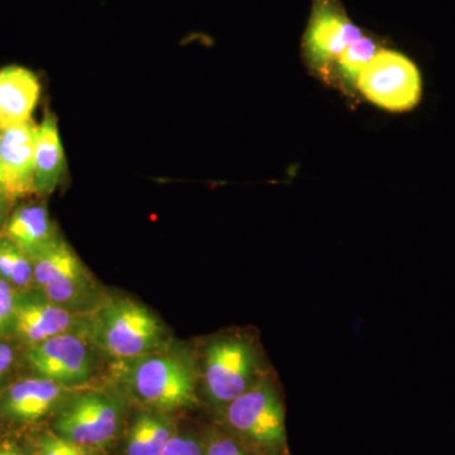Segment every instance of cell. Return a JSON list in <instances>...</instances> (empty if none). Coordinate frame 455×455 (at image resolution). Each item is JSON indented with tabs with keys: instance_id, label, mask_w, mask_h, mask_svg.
<instances>
[{
	"instance_id": "cell-20",
	"label": "cell",
	"mask_w": 455,
	"mask_h": 455,
	"mask_svg": "<svg viewBox=\"0 0 455 455\" xmlns=\"http://www.w3.org/2000/svg\"><path fill=\"white\" fill-rule=\"evenodd\" d=\"M205 455H252L232 435L212 431L206 438Z\"/></svg>"
},
{
	"instance_id": "cell-4",
	"label": "cell",
	"mask_w": 455,
	"mask_h": 455,
	"mask_svg": "<svg viewBox=\"0 0 455 455\" xmlns=\"http://www.w3.org/2000/svg\"><path fill=\"white\" fill-rule=\"evenodd\" d=\"M359 92L388 112H409L423 97V77L411 59L395 50H379L359 75Z\"/></svg>"
},
{
	"instance_id": "cell-11",
	"label": "cell",
	"mask_w": 455,
	"mask_h": 455,
	"mask_svg": "<svg viewBox=\"0 0 455 455\" xmlns=\"http://www.w3.org/2000/svg\"><path fill=\"white\" fill-rule=\"evenodd\" d=\"M74 325L73 314L49 300L44 293L16 296L12 328L27 343L35 346L56 335L68 333Z\"/></svg>"
},
{
	"instance_id": "cell-8",
	"label": "cell",
	"mask_w": 455,
	"mask_h": 455,
	"mask_svg": "<svg viewBox=\"0 0 455 455\" xmlns=\"http://www.w3.org/2000/svg\"><path fill=\"white\" fill-rule=\"evenodd\" d=\"M33 283L55 304L79 300L89 287L85 268L70 247L57 238L32 257Z\"/></svg>"
},
{
	"instance_id": "cell-24",
	"label": "cell",
	"mask_w": 455,
	"mask_h": 455,
	"mask_svg": "<svg viewBox=\"0 0 455 455\" xmlns=\"http://www.w3.org/2000/svg\"><path fill=\"white\" fill-rule=\"evenodd\" d=\"M14 361V350L7 343L0 341V381L8 372Z\"/></svg>"
},
{
	"instance_id": "cell-14",
	"label": "cell",
	"mask_w": 455,
	"mask_h": 455,
	"mask_svg": "<svg viewBox=\"0 0 455 455\" xmlns=\"http://www.w3.org/2000/svg\"><path fill=\"white\" fill-rule=\"evenodd\" d=\"M66 170L64 146L60 137L56 116L51 112L44 114L38 124L36 140L35 176L33 188L40 196H49L61 181Z\"/></svg>"
},
{
	"instance_id": "cell-15",
	"label": "cell",
	"mask_w": 455,
	"mask_h": 455,
	"mask_svg": "<svg viewBox=\"0 0 455 455\" xmlns=\"http://www.w3.org/2000/svg\"><path fill=\"white\" fill-rule=\"evenodd\" d=\"M3 235L31 259L59 238L49 212L42 204H27L12 212L5 221Z\"/></svg>"
},
{
	"instance_id": "cell-13",
	"label": "cell",
	"mask_w": 455,
	"mask_h": 455,
	"mask_svg": "<svg viewBox=\"0 0 455 455\" xmlns=\"http://www.w3.org/2000/svg\"><path fill=\"white\" fill-rule=\"evenodd\" d=\"M41 95L38 77L22 66L0 70V131L32 121Z\"/></svg>"
},
{
	"instance_id": "cell-23",
	"label": "cell",
	"mask_w": 455,
	"mask_h": 455,
	"mask_svg": "<svg viewBox=\"0 0 455 455\" xmlns=\"http://www.w3.org/2000/svg\"><path fill=\"white\" fill-rule=\"evenodd\" d=\"M16 200L9 193L7 184H5L3 176L0 175V221L7 218L9 209H11L12 204Z\"/></svg>"
},
{
	"instance_id": "cell-3",
	"label": "cell",
	"mask_w": 455,
	"mask_h": 455,
	"mask_svg": "<svg viewBox=\"0 0 455 455\" xmlns=\"http://www.w3.org/2000/svg\"><path fill=\"white\" fill-rule=\"evenodd\" d=\"M94 337L100 348L113 357L140 358L158 346L163 328L145 307L122 299L99 311Z\"/></svg>"
},
{
	"instance_id": "cell-16",
	"label": "cell",
	"mask_w": 455,
	"mask_h": 455,
	"mask_svg": "<svg viewBox=\"0 0 455 455\" xmlns=\"http://www.w3.org/2000/svg\"><path fill=\"white\" fill-rule=\"evenodd\" d=\"M173 434L169 419L143 412L137 416L128 433L125 455H161Z\"/></svg>"
},
{
	"instance_id": "cell-22",
	"label": "cell",
	"mask_w": 455,
	"mask_h": 455,
	"mask_svg": "<svg viewBox=\"0 0 455 455\" xmlns=\"http://www.w3.org/2000/svg\"><path fill=\"white\" fill-rule=\"evenodd\" d=\"M16 296L13 286L0 277V337L13 326Z\"/></svg>"
},
{
	"instance_id": "cell-10",
	"label": "cell",
	"mask_w": 455,
	"mask_h": 455,
	"mask_svg": "<svg viewBox=\"0 0 455 455\" xmlns=\"http://www.w3.org/2000/svg\"><path fill=\"white\" fill-rule=\"evenodd\" d=\"M38 125L28 122L0 131V175L14 200L35 193L36 140Z\"/></svg>"
},
{
	"instance_id": "cell-9",
	"label": "cell",
	"mask_w": 455,
	"mask_h": 455,
	"mask_svg": "<svg viewBox=\"0 0 455 455\" xmlns=\"http://www.w3.org/2000/svg\"><path fill=\"white\" fill-rule=\"evenodd\" d=\"M29 366L44 379L61 383L85 381L90 374V355L84 341L64 333L35 344L27 353Z\"/></svg>"
},
{
	"instance_id": "cell-6",
	"label": "cell",
	"mask_w": 455,
	"mask_h": 455,
	"mask_svg": "<svg viewBox=\"0 0 455 455\" xmlns=\"http://www.w3.org/2000/svg\"><path fill=\"white\" fill-rule=\"evenodd\" d=\"M363 36L339 0H313L302 37L305 61L317 73L328 75L341 53Z\"/></svg>"
},
{
	"instance_id": "cell-21",
	"label": "cell",
	"mask_w": 455,
	"mask_h": 455,
	"mask_svg": "<svg viewBox=\"0 0 455 455\" xmlns=\"http://www.w3.org/2000/svg\"><path fill=\"white\" fill-rule=\"evenodd\" d=\"M38 455H90L88 448L53 434H46L40 442Z\"/></svg>"
},
{
	"instance_id": "cell-1",
	"label": "cell",
	"mask_w": 455,
	"mask_h": 455,
	"mask_svg": "<svg viewBox=\"0 0 455 455\" xmlns=\"http://www.w3.org/2000/svg\"><path fill=\"white\" fill-rule=\"evenodd\" d=\"M223 410L228 430L251 454L291 455L283 398L272 377H262Z\"/></svg>"
},
{
	"instance_id": "cell-17",
	"label": "cell",
	"mask_w": 455,
	"mask_h": 455,
	"mask_svg": "<svg viewBox=\"0 0 455 455\" xmlns=\"http://www.w3.org/2000/svg\"><path fill=\"white\" fill-rule=\"evenodd\" d=\"M379 51V44L376 38L364 35L341 53L333 66L334 70L331 73L335 74L337 80L344 86H357L359 75Z\"/></svg>"
},
{
	"instance_id": "cell-12",
	"label": "cell",
	"mask_w": 455,
	"mask_h": 455,
	"mask_svg": "<svg viewBox=\"0 0 455 455\" xmlns=\"http://www.w3.org/2000/svg\"><path fill=\"white\" fill-rule=\"evenodd\" d=\"M62 396L61 383L44 377L23 379L3 395L0 414L16 423H35L49 414Z\"/></svg>"
},
{
	"instance_id": "cell-25",
	"label": "cell",
	"mask_w": 455,
	"mask_h": 455,
	"mask_svg": "<svg viewBox=\"0 0 455 455\" xmlns=\"http://www.w3.org/2000/svg\"><path fill=\"white\" fill-rule=\"evenodd\" d=\"M0 455H26L17 447L16 444L11 442H4L0 444Z\"/></svg>"
},
{
	"instance_id": "cell-18",
	"label": "cell",
	"mask_w": 455,
	"mask_h": 455,
	"mask_svg": "<svg viewBox=\"0 0 455 455\" xmlns=\"http://www.w3.org/2000/svg\"><path fill=\"white\" fill-rule=\"evenodd\" d=\"M0 277L20 289L33 283L31 257L4 235H0Z\"/></svg>"
},
{
	"instance_id": "cell-19",
	"label": "cell",
	"mask_w": 455,
	"mask_h": 455,
	"mask_svg": "<svg viewBox=\"0 0 455 455\" xmlns=\"http://www.w3.org/2000/svg\"><path fill=\"white\" fill-rule=\"evenodd\" d=\"M206 439L196 434H173L161 455H205Z\"/></svg>"
},
{
	"instance_id": "cell-7",
	"label": "cell",
	"mask_w": 455,
	"mask_h": 455,
	"mask_svg": "<svg viewBox=\"0 0 455 455\" xmlns=\"http://www.w3.org/2000/svg\"><path fill=\"white\" fill-rule=\"evenodd\" d=\"M121 406L103 394H83L62 407L55 421L57 435L85 448L112 442L121 425Z\"/></svg>"
},
{
	"instance_id": "cell-2",
	"label": "cell",
	"mask_w": 455,
	"mask_h": 455,
	"mask_svg": "<svg viewBox=\"0 0 455 455\" xmlns=\"http://www.w3.org/2000/svg\"><path fill=\"white\" fill-rule=\"evenodd\" d=\"M265 376L259 352L247 338H220L205 350L204 385L215 406L224 409Z\"/></svg>"
},
{
	"instance_id": "cell-5",
	"label": "cell",
	"mask_w": 455,
	"mask_h": 455,
	"mask_svg": "<svg viewBox=\"0 0 455 455\" xmlns=\"http://www.w3.org/2000/svg\"><path fill=\"white\" fill-rule=\"evenodd\" d=\"M133 394L164 411L196 405V379L184 362L173 357H140L127 372Z\"/></svg>"
}]
</instances>
